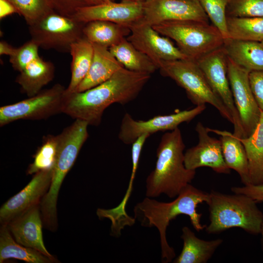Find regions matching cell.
I'll list each match as a JSON object with an SVG mask.
<instances>
[{"label": "cell", "mask_w": 263, "mask_h": 263, "mask_svg": "<svg viewBox=\"0 0 263 263\" xmlns=\"http://www.w3.org/2000/svg\"><path fill=\"white\" fill-rule=\"evenodd\" d=\"M150 78V74L123 67L94 87L81 92L65 93L62 113L74 119L85 121L89 125L97 126L109 106L113 103L124 105L135 99Z\"/></svg>", "instance_id": "1"}, {"label": "cell", "mask_w": 263, "mask_h": 263, "mask_svg": "<svg viewBox=\"0 0 263 263\" xmlns=\"http://www.w3.org/2000/svg\"><path fill=\"white\" fill-rule=\"evenodd\" d=\"M208 197L209 193L189 184L170 202H161L147 197L135 205L133 209L135 219L143 226H154L159 231L162 262H171L175 257L174 249L169 244L166 237L170 221L178 215H188L195 230L197 232L203 230L206 225L201 224L202 215L197 212L196 208L199 204L207 203Z\"/></svg>", "instance_id": "2"}, {"label": "cell", "mask_w": 263, "mask_h": 263, "mask_svg": "<svg viewBox=\"0 0 263 263\" xmlns=\"http://www.w3.org/2000/svg\"><path fill=\"white\" fill-rule=\"evenodd\" d=\"M185 148L178 128L162 136L156 150L155 167L146 181L147 197L154 198L164 194L173 198L190 184L196 171L185 167Z\"/></svg>", "instance_id": "3"}, {"label": "cell", "mask_w": 263, "mask_h": 263, "mask_svg": "<svg viewBox=\"0 0 263 263\" xmlns=\"http://www.w3.org/2000/svg\"><path fill=\"white\" fill-rule=\"evenodd\" d=\"M209 224L206 226L208 234H217L233 227L247 233L260 234L263 225V213L257 203L243 194H228L212 190L207 202Z\"/></svg>", "instance_id": "4"}, {"label": "cell", "mask_w": 263, "mask_h": 263, "mask_svg": "<svg viewBox=\"0 0 263 263\" xmlns=\"http://www.w3.org/2000/svg\"><path fill=\"white\" fill-rule=\"evenodd\" d=\"M87 122L75 119L58 136V147L49 188L40 203L43 220L48 223L57 220V201L62 183L75 163L89 136Z\"/></svg>", "instance_id": "5"}, {"label": "cell", "mask_w": 263, "mask_h": 263, "mask_svg": "<svg viewBox=\"0 0 263 263\" xmlns=\"http://www.w3.org/2000/svg\"><path fill=\"white\" fill-rule=\"evenodd\" d=\"M160 34L174 40L181 52L196 61L222 47L224 38L213 24L197 20H171L152 26Z\"/></svg>", "instance_id": "6"}, {"label": "cell", "mask_w": 263, "mask_h": 263, "mask_svg": "<svg viewBox=\"0 0 263 263\" xmlns=\"http://www.w3.org/2000/svg\"><path fill=\"white\" fill-rule=\"evenodd\" d=\"M158 69L163 76L171 78L183 88L193 104H211L233 124L230 112L213 92L195 61L189 59L163 61L159 63Z\"/></svg>", "instance_id": "7"}, {"label": "cell", "mask_w": 263, "mask_h": 263, "mask_svg": "<svg viewBox=\"0 0 263 263\" xmlns=\"http://www.w3.org/2000/svg\"><path fill=\"white\" fill-rule=\"evenodd\" d=\"M86 23L54 10L28 25L31 39L39 48L70 53L71 45L83 38Z\"/></svg>", "instance_id": "8"}, {"label": "cell", "mask_w": 263, "mask_h": 263, "mask_svg": "<svg viewBox=\"0 0 263 263\" xmlns=\"http://www.w3.org/2000/svg\"><path fill=\"white\" fill-rule=\"evenodd\" d=\"M65 90L57 83L28 98L0 107V127L20 119H45L62 113Z\"/></svg>", "instance_id": "9"}, {"label": "cell", "mask_w": 263, "mask_h": 263, "mask_svg": "<svg viewBox=\"0 0 263 263\" xmlns=\"http://www.w3.org/2000/svg\"><path fill=\"white\" fill-rule=\"evenodd\" d=\"M195 61L213 92L230 112L233 119L234 134L239 138H245L228 78V57L223 46L203 56Z\"/></svg>", "instance_id": "10"}, {"label": "cell", "mask_w": 263, "mask_h": 263, "mask_svg": "<svg viewBox=\"0 0 263 263\" xmlns=\"http://www.w3.org/2000/svg\"><path fill=\"white\" fill-rule=\"evenodd\" d=\"M206 108V105L196 106L193 109L179 111L168 115H158L147 120H137L126 113L122 119L118 134L124 144H132L139 136L147 133L172 131L184 122H189Z\"/></svg>", "instance_id": "11"}, {"label": "cell", "mask_w": 263, "mask_h": 263, "mask_svg": "<svg viewBox=\"0 0 263 263\" xmlns=\"http://www.w3.org/2000/svg\"><path fill=\"white\" fill-rule=\"evenodd\" d=\"M249 73L228 58V78L245 137L253 132L262 113L250 87Z\"/></svg>", "instance_id": "12"}, {"label": "cell", "mask_w": 263, "mask_h": 263, "mask_svg": "<svg viewBox=\"0 0 263 263\" xmlns=\"http://www.w3.org/2000/svg\"><path fill=\"white\" fill-rule=\"evenodd\" d=\"M143 22L151 26L171 20L208 22L199 0H143Z\"/></svg>", "instance_id": "13"}, {"label": "cell", "mask_w": 263, "mask_h": 263, "mask_svg": "<svg viewBox=\"0 0 263 263\" xmlns=\"http://www.w3.org/2000/svg\"><path fill=\"white\" fill-rule=\"evenodd\" d=\"M143 14V0H122L82 7L72 17L84 23L104 20L130 28L142 20Z\"/></svg>", "instance_id": "14"}, {"label": "cell", "mask_w": 263, "mask_h": 263, "mask_svg": "<svg viewBox=\"0 0 263 263\" xmlns=\"http://www.w3.org/2000/svg\"><path fill=\"white\" fill-rule=\"evenodd\" d=\"M126 38L138 50L148 56L157 66L161 61L189 59L169 38L163 37L142 21L130 27Z\"/></svg>", "instance_id": "15"}, {"label": "cell", "mask_w": 263, "mask_h": 263, "mask_svg": "<svg viewBox=\"0 0 263 263\" xmlns=\"http://www.w3.org/2000/svg\"><path fill=\"white\" fill-rule=\"evenodd\" d=\"M198 137V144L184 153V163L187 169L196 170L201 167H208L221 174H229L223 154L220 139L209 135L208 128L198 122L195 127Z\"/></svg>", "instance_id": "16"}, {"label": "cell", "mask_w": 263, "mask_h": 263, "mask_svg": "<svg viewBox=\"0 0 263 263\" xmlns=\"http://www.w3.org/2000/svg\"><path fill=\"white\" fill-rule=\"evenodd\" d=\"M53 169L40 171L19 193L10 198L0 209V223L6 225L30 208L40 204L47 193L53 176Z\"/></svg>", "instance_id": "17"}, {"label": "cell", "mask_w": 263, "mask_h": 263, "mask_svg": "<svg viewBox=\"0 0 263 263\" xmlns=\"http://www.w3.org/2000/svg\"><path fill=\"white\" fill-rule=\"evenodd\" d=\"M6 225L19 244L37 250L49 257H54L48 251L43 243L40 204L27 209Z\"/></svg>", "instance_id": "18"}, {"label": "cell", "mask_w": 263, "mask_h": 263, "mask_svg": "<svg viewBox=\"0 0 263 263\" xmlns=\"http://www.w3.org/2000/svg\"><path fill=\"white\" fill-rule=\"evenodd\" d=\"M93 44L94 54L90 67L75 92H83L102 83L123 67L109 48Z\"/></svg>", "instance_id": "19"}, {"label": "cell", "mask_w": 263, "mask_h": 263, "mask_svg": "<svg viewBox=\"0 0 263 263\" xmlns=\"http://www.w3.org/2000/svg\"><path fill=\"white\" fill-rule=\"evenodd\" d=\"M223 48L227 57L249 72L263 71V46L260 42L224 39Z\"/></svg>", "instance_id": "20"}, {"label": "cell", "mask_w": 263, "mask_h": 263, "mask_svg": "<svg viewBox=\"0 0 263 263\" xmlns=\"http://www.w3.org/2000/svg\"><path fill=\"white\" fill-rule=\"evenodd\" d=\"M208 130L220 136L223 154L227 166L238 173L244 185L250 184L247 156L240 138L227 131L209 128Z\"/></svg>", "instance_id": "21"}, {"label": "cell", "mask_w": 263, "mask_h": 263, "mask_svg": "<svg viewBox=\"0 0 263 263\" xmlns=\"http://www.w3.org/2000/svg\"><path fill=\"white\" fill-rule=\"evenodd\" d=\"M183 247L174 263H207L222 244L223 240L206 241L198 238L188 226L182 229Z\"/></svg>", "instance_id": "22"}, {"label": "cell", "mask_w": 263, "mask_h": 263, "mask_svg": "<svg viewBox=\"0 0 263 263\" xmlns=\"http://www.w3.org/2000/svg\"><path fill=\"white\" fill-rule=\"evenodd\" d=\"M54 75V64L39 56L19 72L15 81L20 86L22 93L31 97L39 93L51 82Z\"/></svg>", "instance_id": "23"}, {"label": "cell", "mask_w": 263, "mask_h": 263, "mask_svg": "<svg viewBox=\"0 0 263 263\" xmlns=\"http://www.w3.org/2000/svg\"><path fill=\"white\" fill-rule=\"evenodd\" d=\"M8 259H15L28 263H54L58 261L54 257H49L35 249L17 243L6 225L0 228V263Z\"/></svg>", "instance_id": "24"}, {"label": "cell", "mask_w": 263, "mask_h": 263, "mask_svg": "<svg viewBox=\"0 0 263 263\" xmlns=\"http://www.w3.org/2000/svg\"><path fill=\"white\" fill-rule=\"evenodd\" d=\"M129 27L104 20H94L85 23L83 37L93 44L109 48L129 35Z\"/></svg>", "instance_id": "25"}, {"label": "cell", "mask_w": 263, "mask_h": 263, "mask_svg": "<svg viewBox=\"0 0 263 263\" xmlns=\"http://www.w3.org/2000/svg\"><path fill=\"white\" fill-rule=\"evenodd\" d=\"M240 140L247 156L250 184L263 185V111L253 132Z\"/></svg>", "instance_id": "26"}, {"label": "cell", "mask_w": 263, "mask_h": 263, "mask_svg": "<svg viewBox=\"0 0 263 263\" xmlns=\"http://www.w3.org/2000/svg\"><path fill=\"white\" fill-rule=\"evenodd\" d=\"M109 49L118 61L129 70L151 75L158 69L148 56L137 49L126 38Z\"/></svg>", "instance_id": "27"}, {"label": "cell", "mask_w": 263, "mask_h": 263, "mask_svg": "<svg viewBox=\"0 0 263 263\" xmlns=\"http://www.w3.org/2000/svg\"><path fill=\"white\" fill-rule=\"evenodd\" d=\"M70 53L71 77L66 94L75 92L87 74L93 57V44L83 37L71 45Z\"/></svg>", "instance_id": "28"}, {"label": "cell", "mask_w": 263, "mask_h": 263, "mask_svg": "<svg viewBox=\"0 0 263 263\" xmlns=\"http://www.w3.org/2000/svg\"><path fill=\"white\" fill-rule=\"evenodd\" d=\"M228 38L262 42L263 40V16L227 17Z\"/></svg>", "instance_id": "29"}, {"label": "cell", "mask_w": 263, "mask_h": 263, "mask_svg": "<svg viewBox=\"0 0 263 263\" xmlns=\"http://www.w3.org/2000/svg\"><path fill=\"white\" fill-rule=\"evenodd\" d=\"M58 136L48 135L34 154L33 163L27 168V174H34L40 171L53 169L56 158Z\"/></svg>", "instance_id": "30"}, {"label": "cell", "mask_w": 263, "mask_h": 263, "mask_svg": "<svg viewBox=\"0 0 263 263\" xmlns=\"http://www.w3.org/2000/svg\"><path fill=\"white\" fill-rule=\"evenodd\" d=\"M28 25L53 11L49 0H9Z\"/></svg>", "instance_id": "31"}, {"label": "cell", "mask_w": 263, "mask_h": 263, "mask_svg": "<svg viewBox=\"0 0 263 263\" xmlns=\"http://www.w3.org/2000/svg\"><path fill=\"white\" fill-rule=\"evenodd\" d=\"M208 19L221 33L224 39L228 38L226 9L229 0H199Z\"/></svg>", "instance_id": "32"}, {"label": "cell", "mask_w": 263, "mask_h": 263, "mask_svg": "<svg viewBox=\"0 0 263 263\" xmlns=\"http://www.w3.org/2000/svg\"><path fill=\"white\" fill-rule=\"evenodd\" d=\"M150 136L149 134H143L132 144V169L128 188L121 203L117 207L113 208L114 211L119 215L125 216L127 214L125 207L132 191L133 182L135 177L141 151L146 140Z\"/></svg>", "instance_id": "33"}, {"label": "cell", "mask_w": 263, "mask_h": 263, "mask_svg": "<svg viewBox=\"0 0 263 263\" xmlns=\"http://www.w3.org/2000/svg\"><path fill=\"white\" fill-rule=\"evenodd\" d=\"M226 17L263 16V0H229Z\"/></svg>", "instance_id": "34"}, {"label": "cell", "mask_w": 263, "mask_h": 263, "mask_svg": "<svg viewBox=\"0 0 263 263\" xmlns=\"http://www.w3.org/2000/svg\"><path fill=\"white\" fill-rule=\"evenodd\" d=\"M39 48L31 39L17 48L9 58V62L13 69L20 72L29 63L39 57Z\"/></svg>", "instance_id": "35"}, {"label": "cell", "mask_w": 263, "mask_h": 263, "mask_svg": "<svg viewBox=\"0 0 263 263\" xmlns=\"http://www.w3.org/2000/svg\"><path fill=\"white\" fill-rule=\"evenodd\" d=\"M53 10L56 12L73 17L76 11L87 6V0H49Z\"/></svg>", "instance_id": "36"}, {"label": "cell", "mask_w": 263, "mask_h": 263, "mask_svg": "<svg viewBox=\"0 0 263 263\" xmlns=\"http://www.w3.org/2000/svg\"><path fill=\"white\" fill-rule=\"evenodd\" d=\"M250 87L261 111H263V71H252L249 73Z\"/></svg>", "instance_id": "37"}, {"label": "cell", "mask_w": 263, "mask_h": 263, "mask_svg": "<svg viewBox=\"0 0 263 263\" xmlns=\"http://www.w3.org/2000/svg\"><path fill=\"white\" fill-rule=\"evenodd\" d=\"M231 190L233 193L245 194L257 203H263V185H255L250 184L242 187H232Z\"/></svg>", "instance_id": "38"}, {"label": "cell", "mask_w": 263, "mask_h": 263, "mask_svg": "<svg viewBox=\"0 0 263 263\" xmlns=\"http://www.w3.org/2000/svg\"><path fill=\"white\" fill-rule=\"evenodd\" d=\"M14 13L18 14V12L9 0H0V19Z\"/></svg>", "instance_id": "39"}, {"label": "cell", "mask_w": 263, "mask_h": 263, "mask_svg": "<svg viewBox=\"0 0 263 263\" xmlns=\"http://www.w3.org/2000/svg\"><path fill=\"white\" fill-rule=\"evenodd\" d=\"M16 48L5 41L1 40L0 42V55H6L10 56L15 53Z\"/></svg>", "instance_id": "40"}, {"label": "cell", "mask_w": 263, "mask_h": 263, "mask_svg": "<svg viewBox=\"0 0 263 263\" xmlns=\"http://www.w3.org/2000/svg\"><path fill=\"white\" fill-rule=\"evenodd\" d=\"M113 0H87V6L94 5Z\"/></svg>", "instance_id": "41"}, {"label": "cell", "mask_w": 263, "mask_h": 263, "mask_svg": "<svg viewBox=\"0 0 263 263\" xmlns=\"http://www.w3.org/2000/svg\"><path fill=\"white\" fill-rule=\"evenodd\" d=\"M260 234L261 235V240H260L261 246L262 250L263 251V225L262 230Z\"/></svg>", "instance_id": "42"}, {"label": "cell", "mask_w": 263, "mask_h": 263, "mask_svg": "<svg viewBox=\"0 0 263 263\" xmlns=\"http://www.w3.org/2000/svg\"><path fill=\"white\" fill-rule=\"evenodd\" d=\"M261 43L262 44V45L263 46V40L262 42H261Z\"/></svg>", "instance_id": "43"}, {"label": "cell", "mask_w": 263, "mask_h": 263, "mask_svg": "<svg viewBox=\"0 0 263 263\" xmlns=\"http://www.w3.org/2000/svg\"></svg>", "instance_id": "44"}]
</instances>
